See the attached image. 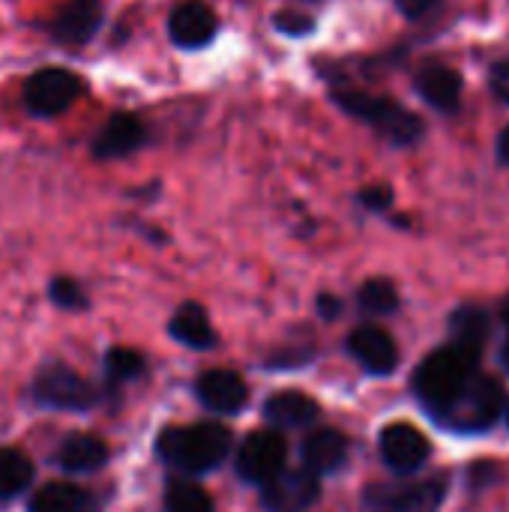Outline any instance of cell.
<instances>
[{"mask_svg":"<svg viewBox=\"0 0 509 512\" xmlns=\"http://www.w3.org/2000/svg\"><path fill=\"white\" fill-rule=\"evenodd\" d=\"M477 363H480V354H474L462 345H453V342L447 348L429 354L414 372L417 399L435 417H444L450 411V405L462 396V390L474 381Z\"/></svg>","mask_w":509,"mask_h":512,"instance_id":"1","label":"cell"},{"mask_svg":"<svg viewBox=\"0 0 509 512\" xmlns=\"http://www.w3.org/2000/svg\"><path fill=\"white\" fill-rule=\"evenodd\" d=\"M159 456L183 474H207L225 462L231 450V432L219 423L174 426L159 435Z\"/></svg>","mask_w":509,"mask_h":512,"instance_id":"2","label":"cell"},{"mask_svg":"<svg viewBox=\"0 0 509 512\" xmlns=\"http://www.w3.org/2000/svg\"><path fill=\"white\" fill-rule=\"evenodd\" d=\"M336 102L351 111L354 117L372 123L381 135H387L393 144H414L423 135V123L417 114H411L408 108H402L393 99H381L363 90H342L336 93Z\"/></svg>","mask_w":509,"mask_h":512,"instance_id":"3","label":"cell"},{"mask_svg":"<svg viewBox=\"0 0 509 512\" xmlns=\"http://www.w3.org/2000/svg\"><path fill=\"white\" fill-rule=\"evenodd\" d=\"M501 414H504V387L495 378L477 372L474 381L462 390V396L450 405V411L438 420L462 432H483L495 426Z\"/></svg>","mask_w":509,"mask_h":512,"instance_id":"4","label":"cell"},{"mask_svg":"<svg viewBox=\"0 0 509 512\" xmlns=\"http://www.w3.org/2000/svg\"><path fill=\"white\" fill-rule=\"evenodd\" d=\"M447 498V477H429L405 486H372L363 512H438Z\"/></svg>","mask_w":509,"mask_h":512,"instance_id":"5","label":"cell"},{"mask_svg":"<svg viewBox=\"0 0 509 512\" xmlns=\"http://www.w3.org/2000/svg\"><path fill=\"white\" fill-rule=\"evenodd\" d=\"M33 399L45 408L57 411H87L96 405L99 393L90 381H84L75 369L63 363H51L39 369L33 381Z\"/></svg>","mask_w":509,"mask_h":512,"instance_id":"6","label":"cell"},{"mask_svg":"<svg viewBox=\"0 0 509 512\" xmlns=\"http://www.w3.org/2000/svg\"><path fill=\"white\" fill-rule=\"evenodd\" d=\"M285 459H288L285 438L273 429H261L243 441V447L237 453V474L246 483L267 486L276 474L285 471Z\"/></svg>","mask_w":509,"mask_h":512,"instance_id":"7","label":"cell"},{"mask_svg":"<svg viewBox=\"0 0 509 512\" xmlns=\"http://www.w3.org/2000/svg\"><path fill=\"white\" fill-rule=\"evenodd\" d=\"M78 96H81V81L60 66L39 69L24 87V102L36 117H54L66 111Z\"/></svg>","mask_w":509,"mask_h":512,"instance_id":"8","label":"cell"},{"mask_svg":"<svg viewBox=\"0 0 509 512\" xmlns=\"http://www.w3.org/2000/svg\"><path fill=\"white\" fill-rule=\"evenodd\" d=\"M321 495V477L309 468H285L276 474L264 492L261 504L267 512H306Z\"/></svg>","mask_w":509,"mask_h":512,"instance_id":"9","label":"cell"},{"mask_svg":"<svg viewBox=\"0 0 509 512\" xmlns=\"http://www.w3.org/2000/svg\"><path fill=\"white\" fill-rule=\"evenodd\" d=\"M429 441L411 423H393L381 432V459L402 477L417 474L429 462Z\"/></svg>","mask_w":509,"mask_h":512,"instance_id":"10","label":"cell"},{"mask_svg":"<svg viewBox=\"0 0 509 512\" xmlns=\"http://www.w3.org/2000/svg\"><path fill=\"white\" fill-rule=\"evenodd\" d=\"M348 348L372 375H390L399 366V348L393 336L381 327H357L348 339Z\"/></svg>","mask_w":509,"mask_h":512,"instance_id":"11","label":"cell"},{"mask_svg":"<svg viewBox=\"0 0 509 512\" xmlns=\"http://www.w3.org/2000/svg\"><path fill=\"white\" fill-rule=\"evenodd\" d=\"M168 33L180 48H201L216 36V15L207 3L189 0L171 12Z\"/></svg>","mask_w":509,"mask_h":512,"instance_id":"12","label":"cell"},{"mask_svg":"<svg viewBox=\"0 0 509 512\" xmlns=\"http://www.w3.org/2000/svg\"><path fill=\"white\" fill-rule=\"evenodd\" d=\"M198 399L204 402V408H210L213 414H237L249 393H246V384L240 375L228 372V369H213V372H204L198 378Z\"/></svg>","mask_w":509,"mask_h":512,"instance_id":"13","label":"cell"},{"mask_svg":"<svg viewBox=\"0 0 509 512\" xmlns=\"http://www.w3.org/2000/svg\"><path fill=\"white\" fill-rule=\"evenodd\" d=\"M99 24H102L99 0H69L51 21V33H54V39H60L66 45H81L99 30Z\"/></svg>","mask_w":509,"mask_h":512,"instance_id":"14","label":"cell"},{"mask_svg":"<svg viewBox=\"0 0 509 512\" xmlns=\"http://www.w3.org/2000/svg\"><path fill=\"white\" fill-rule=\"evenodd\" d=\"M417 90L432 108L444 114H453L462 102V78L441 63H429L417 72Z\"/></svg>","mask_w":509,"mask_h":512,"instance_id":"15","label":"cell"},{"mask_svg":"<svg viewBox=\"0 0 509 512\" xmlns=\"http://www.w3.org/2000/svg\"><path fill=\"white\" fill-rule=\"evenodd\" d=\"M348 462V438L336 429H318L303 444V468L312 474H336Z\"/></svg>","mask_w":509,"mask_h":512,"instance_id":"16","label":"cell"},{"mask_svg":"<svg viewBox=\"0 0 509 512\" xmlns=\"http://www.w3.org/2000/svg\"><path fill=\"white\" fill-rule=\"evenodd\" d=\"M144 144V126L138 117L132 114H114L102 132L96 135L93 141V153L99 159H117V156H126L132 150H138Z\"/></svg>","mask_w":509,"mask_h":512,"instance_id":"17","label":"cell"},{"mask_svg":"<svg viewBox=\"0 0 509 512\" xmlns=\"http://www.w3.org/2000/svg\"><path fill=\"white\" fill-rule=\"evenodd\" d=\"M318 414H321L318 402L309 399L300 390H282L273 399H267V405H264L267 423H273L279 429H303V426H312L318 420Z\"/></svg>","mask_w":509,"mask_h":512,"instance_id":"18","label":"cell"},{"mask_svg":"<svg viewBox=\"0 0 509 512\" xmlns=\"http://www.w3.org/2000/svg\"><path fill=\"white\" fill-rule=\"evenodd\" d=\"M108 462V447L96 435H69L57 450V465L72 474L99 471Z\"/></svg>","mask_w":509,"mask_h":512,"instance_id":"19","label":"cell"},{"mask_svg":"<svg viewBox=\"0 0 509 512\" xmlns=\"http://www.w3.org/2000/svg\"><path fill=\"white\" fill-rule=\"evenodd\" d=\"M168 330H171V336H174L180 345H186V348L207 351V348L216 345V333H213V327H210V318H207V312H204L198 303L180 306V309L174 312Z\"/></svg>","mask_w":509,"mask_h":512,"instance_id":"20","label":"cell"},{"mask_svg":"<svg viewBox=\"0 0 509 512\" xmlns=\"http://www.w3.org/2000/svg\"><path fill=\"white\" fill-rule=\"evenodd\" d=\"M30 512H93V498L72 483H45L30 498Z\"/></svg>","mask_w":509,"mask_h":512,"instance_id":"21","label":"cell"},{"mask_svg":"<svg viewBox=\"0 0 509 512\" xmlns=\"http://www.w3.org/2000/svg\"><path fill=\"white\" fill-rule=\"evenodd\" d=\"M486 339H489V315L483 309L465 306L453 315V324H450V342L453 345H462L474 354H483Z\"/></svg>","mask_w":509,"mask_h":512,"instance_id":"22","label":"cell"},{"mask_svg":"<svg viewBox=\"0 0 509 512\" xmlns=\"http://www.w3.org/2000/svg\"><path fill=\"white\" fill-rule=\"evenodd\" d=\"M33 480V465L21 450L3 447L0 450V501L21 495Z\"/></svg>","mask_w":509,"mask_h":512,"instance_id":"23","label":"cell"},{"mask_svg":"<svg viewBox=\"0 0 509 512\" xmlns=\"http://www.w3.org/2000/svg\"><path fill=\"white\" fill-rule=\"evenodd\" d=\"M165 512H213V501L198 483L171 480L165 489Z\"/></svg>","mask_w":509,"mask_h":512,"instance_id":"24","label":"cell"},{"mask_svg":"<svg viewBox=\"0 0 509 512\" xmlns=\"http://www.w3.org/2000/svg\"><path fill=\"white\" fill-rule=\"evenodd\" d=\"M360 306L372 315H387L399 306V294L396 285L390 279H369L360 288Z\"/></svg>","mask_w":509,"mask_h":512,"instance_id":"25","label":"cell"},{"mask_svg":"<svg viewBox=\"0 0 509 512\" xmlns=\"http://www.w3.org/2000/svg\"><path fill=\"white\" fill-rule=\"evenodd\" d=\"M105 369L114 381H132L144 372V357L132 348H111L105 354Z\"/></svg>","mask_w":509,"mask_h":512,"instance_id":"26","label":"cell"},{"mask_svg":"<svg viewBox=\"0 0 509 512\" xmlns=\"http://www.w3.org/2000/svg\"><path fill=\"white\" fill-rule=\"evenodd\" d=\"M51 300H54L57 306H63V309H84V306H87L84 291H81L72 279H66V276L51 282Z\"/></svg>","mask_w":509,"mask_h":512,"instance_id":"27","label":"cell"},{"mask_svg":"<svg viewBox=\"0 0 509 512\" xmlns=\"http://www.w3.org/2000/svg\"><path fill=\"white\" fill-rule=\"evenodd\" d=\"M276 27H279L282 33L300 36V33H309V30H312V18L297 15V12H279V15H276Z\"/></svg>","mask_w":509,"mask_h":512,"instance_id":"28","label":"cell"},{"mask_svg":"<svg viewBox=\"0 0 509 512\" xmlns=\"http://www.w3.org/2000/svg\"><path fill=\"white\" fill-rule=\"evenodd\" d=\"M492 90H495V96L501 102L509 105V60L495 63V69H492Z\"/></svg>","mask_w":509,"mask_h":512,"instance_id":"29","label":"cell"},{"mask_svg":"<svg viewBox=\"0 0 509 512\" xmlns=\"http://www.w3.org/2000/svg\"><path fill=\"white\" fill-rule=\"evenodd\" d=\"M390 198H393V192H390V189H384V186L363 192V204H369L372 210H384V207H390Z\"/></svg>","mask_w":509,"mask_h":512,"instance_id":"30","label":"cell"},{"mask_svg":"<svg viewBox=\"0 0 509 512\" xmlns=\"http://www.w3.org/2000/svg\"><path fill=\"white\" fill-rule=\"evenodd\" d=\"M438 0H396V6L402 9V15L408 18H420L423 12H429Z\"/></svg>","mask_w":509,"mask_h":512,"instance_id":"31","label":"cell"},{"mask_svg":"<svg viewBox=\"0 0 509 512\" xmlns=\"http://www.w3.org/2000/svg\"><path fill=\"white\" fill-rule=\"evenodd\" d=\"M498 162L509 165V126L501 132V138H498Z\"/></svg>","mask_w":509,"mask_h":512,"instance_id":"32","label":"cell"},{"mask_svg":"<svg viewBox=\"0 0 509 512\" xmlns=\"http://www.w3.org/2000/svg\"><path fill=\"white\" fill-rule=\"evenodd\" d=\"M321 309H324V315H336V312H339L342 306H339V303H336L333 297H324V300H321Z\"/></svg>","mask_w":509,"mask_h":512,"instance_id":"33","label":"cell"},{"mask_svg":"<svg viewBox=\"0 0 509 512\" xmlns=\"http://www.w3.org/2000/svg\"><path fill=\"white\" fill-rule=\"evenodd\" d=\"M501 363H504V369L509 372V339L504 342V348H501Z\"/></svg>","mask_w":509,"mask_h":512,"instance_id":"34","label":"cell"},{"mask_svg":"<svg viewBox=\"0 0 509 512\" xmlns=\"http://www.w3.org/2000/svg\"><path fill=\"white\" fill-rule=\"evenodd\" d=\"M501 321H504V324L509 327V297L504 300V303H501Z\"/></svg>","mask_w":509,"mask_h":512,"instance_id":"35","label":"cell"},{"mask_svg":"<svg viewBox=\"0 0 509 512\" xmlns=\"http://www.w3.org/2000/svg\"><path fill=\"white\" fill-rule=\"evenodd\" d=\"M507 420H509V411H507Z\"/></svg>","mask_w":509,"mask_h":512,"instance_id":"36","label":"cell"}]
</instances>
